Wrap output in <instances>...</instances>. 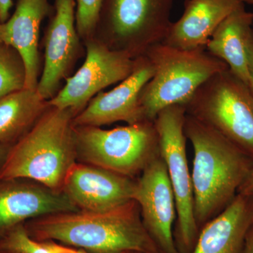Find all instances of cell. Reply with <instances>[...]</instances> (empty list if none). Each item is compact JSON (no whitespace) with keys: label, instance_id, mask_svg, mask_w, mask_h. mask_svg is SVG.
I'll use <instances>...</instances> for the list:
<instances>
[{"label":"cell","instance_id":"9","mask_svg":"<svg viewBox=\"0 0 253 253\" xmlns=\"http://www.w3.org/2000/svg\"><path fill=\"white\" fill-rule=\"evenodd\" d=\"M84 44V63L73 76L66 78V84L48 101L49 106L70 109L76 116L103 89L126 79L136 63L131 55L111 49L96 38H90Z\"/></svg>","mask_w":253,"mask_h":253},{"label":"cell","instance_id":"17","mask_svg":"<svg viewBox=\"0 0 253 253\" xmlns=\"http://www.w3.org/2000/svg\"><path fill=\"white\" fill-rule=\"evenodd\" d=\"M253 223V205L238 194L231 204L199 231L191 253H242Z\"/></svg>","mask_w":253,"mask_h":253},{"label":"cell","instance_id":"6","mask_svg":"<svg viewBox=\"0 0 253 253\" xmlns=\"http://www.w3.org/2000/svg\"><path fill=\"white\" fill-rule=\"evenodd\" d=\"M184 108L253 158V93L229 68L205 82Z\"/></svg>","mask_w":253,"mask_h":253},{"label":"cell","instance_id":"18","mask_svg":"<svg viewBox=\"0 0 253 253\" xmlns=\"http://www.w3.org/2000/svg\"><path fill=\"white\" fill-rule=\"evenodd\" d=\"M239 6L223 20L212 33L206 49L224 61L231 72L249 86V46L253 11Z\"/></svg>","mask_w":253,"mask_h":253},{"label":"cell","instance_id":"27","mask_svg":"<svg viewBox=\"0 0 253 253\" xmlns=\"http://www.w3.org/2000/svg\"><path fill=\"white\" fill-rule=\"evenodd\" d=\"M11 145L0 144V171L4 166L6 158L11 148Z\"/></svg>","mask_w":253,"mask_h":253},{"label":"cell","instance_id":"3","mask_svg":"<svg viewBox=\"0 0 253 253\" xmlns=\"http://www.w3.org/2000/svg\"><path fill=\"white\" fill-rule=\"evenodd\" d=\"M76 115L49 106L26 135L11 146L0 179H26L63 191L65 179L77 162Z\"/></svg>","mask_w":253,"mask_h":253},{"label":"cell","instance_id":"25","mask_svg":"<svg viewBox=\"0 0 253 253\" xmlns=\"http://www.w3.org/2000/svg\"><path fill=\"white\" fill-rule=\"evenodd\" d=\"M249 86L253 93V25L249 46Z\"/></svg>","mask_w":253,"mask_h":253},{"label":"cell","instance_id":"13","mask_svg":"<svg viewBox=\"0 0 253 253\" xmlns=\"http://www.w3.org/2000/svg\"><path fill=\"white\" fill-rule=\"evenodd\" d=\"M136 179L78 163L70 169L63 191L80 211L101 212L133 200Z\"/></svg>","mask_w":253,"mask_h":253},{"label":"cell","instance_id":"29","mask_svg":"<svg viewBox=\"0 0 253 253\" xmlns=\"http://www.w3.org/2000/svg\"><path fill=\"white\" fill-rule=\"evenodd\" d=\"M77 250V249H76ZM77 253H88L85 252V251H81V250H77ZM137 253V252H132V251H128V252H123V253Z\"/></svg>","mask_w":253,"mask_h":253},{"label":"cell","instance_id":"19","mask_svg":"<svg viewBox=\"0 0 253 253\" xmlns=\"http://www.w3.org/2000/svg\"><path fill=\"white\" fill-rule=\"evenodd\" d=\"M49 106L37 89L24 88L0 98V144H16Z\"/></svg>","mask_w":253,"mask_h":253},{"label":"cell","instance_id":"2","mask_svg":"<svg viewBox=\"0 0 253 253\" xmlns=\"http://www.w3.org/2000/svg\"><path fill=\"white\" fill-rule=\"evenodd\" d=\"M184 131L194 150L191 172L194 215L201 230L235 199L252 167L253 158L187 114Z\"/></svg>","mask_w":253,"mask_h":253},{"label":"cell","instance_id":"10","mask_svg":"<svg viewBox=\"0 0 253 253\" xmlns=\"http://www.w3.org/2000/svg\"><path fill=\"white\" fill-rule=\"evenodd\" d=\"M133 200L149 235L163 253H179L174 240L175 197L161 154L136 179Z\"/></svg>","mask_w":253,"mask_h":253},{"label":"cell","instance_id":"21","mask_svg":"<svg viewBox=\"0 0 253 253\" xmlns=\"http://www.w3.org/2000/svg\"><path fill=\"white\" fill-rule=\"evenodd\" d=\"M26 66L13 46L0 44V98L26 88Z\"/></svg>","mask_w":253,"mask_h":253},{"label":"cell","instance_id":"26","mask_svg":"<svg viewBox=\"0 0 253 253\" xmlns=\"http://www.w3.org/2000/svg\"><path fill=\"white\" fill-rule=\"evenodd\" d=\"M242 253H253V223L246 234Z\"/></svg>","mask_w":253,"mask_h":253},{"label":"cell","instance_id":"24","mask_svg":"<svg viewBox=\"0 0 253 253\" xmlns=\"http://www.w3.org/2000/svg\"><path fill=\"white\" fill-rule=\"evenodd\" d=\"M13 4V0H0V23H4L9 19Z\"/></svg>","mask_w":253,"mask_h":253},{"label":"cell","instance_id":"15","mask_svg":"<svg viewBox=\"0 0 253 253\" xmlns=\"http://www.w3.org/2000/svg\"><path fill=\"white\" fill-rule=\"evenodd\" d=\"M53 11L54 6L49 0H18L14 12L3 24V42L17 50L24 61L28 89L38 87L41 77V26Z\"/></svg>","mask_w":253,"mask_h":253},{"label":"cell","instance_id":"16","mask_svg":"<svg viewBox=\"0 0 253 253\" xmlns=\"http://www.w3.org/2000/svg\"><path fill=\"white\" fill-rule=\"evenodd\" d=\"M242 4L241 0H185L182 15L171 23L162 43L184 50L206 49L217 26Z\"/></svg>","mask_w":253,"mask_h":253},{"label":"cell","instance_id":"12","mask_svg":"<svg viewBox=\"0 0 253 253\" xmlns=\"http://www.w3.org/2000/svg\"><path fill=\"white\" fill-rule=\"evenodd\" d=\"M154 74L147 56L136 58L134 71L116 87L101 91L73 118V126H99L124 122L135 124L147 121L140 103V94Z\"/></svg>","mask_w":253,"mask_h":253},{"label":"cell","instance_id":"22","mask_svg":"<svg viewBox=\"0 0 253 253\" xmlns=\"http://www.w3.org/2000/svg\"><path fill=\"white\" fill-rule=\"evenodd\" d=\"M76 28L83 41L94 38L104 0H76Z\"/></svg>","mask_w":253,"mask_h":253},{"label":"cell","instance_id":"30","mask_svg":"<svg viewBox=\"0 0 253 253\" xmlns=\"http://www.w3.org/2000/svg\"><path fill=\"white\" fill-rule=\"evenodd\" d=\"M244 4L253 5V0H241Z\"/></svg>","mask_w":253,"mask_h":253},{"label":"cell","instance_id":"7","mask_svg":"<svg viewBox=\"0 0 253 253\" xmlns=\"http://www.w3.org/2000/svg\"><path fill=\"white\" fill-rule=\"evenodd\" d=\"M175 0H104L94 38L136 59L162 43Z\"/></svg>","mask_w":253,"mask_h":253},{"label":"cell","instance_id":"4","mask_svg":"<svg viewBox=\"0 0 253 253\" xmlns=\"http://www.w3.org/2000/svg\"><path fill=\"white\" fill-rule=\"evenodd\" d=\"M145 56L154 68V76L140 94L147 121H154L169 106H185L205 82L229 68L206 49L184 50L159 43L149 48Z\"/></svg>","mask_w":253,"mask_h":253},{"label":"cell","instance_id":"8","mask_svg":"<svg viewBox=\"0 0 253 253\" xmlns=\"http://www.w3.org/2000/svg\"><path fill=\"white\" fill-rule=\"evenodd\" d=\"M186 109L174 105L162 110L154 120L160 154L167 168L176 207L174 236L179 253H191L199 234L194 215L191 172L186 154Z\"/></svg>","mask_w":253,"mask_h":253},{"label":"cell","instance_id":"1","mask_svg":"<svg viewBox=\"0 0 253 253\" xmlns=\"http://www.w3.org/2000/svg\"><path fill=\"white\" fill-rule=\"evenodd\" d=\"M38 241H53L88 253H163L149 235L134 200L101 212L55 213L25 222Z\"/></svg>","mask_w":253,"mask_h":253},{"label":"cell","instance_id":"14","mask_svg":"<svg viewBox=\"0 0 253 253\" xmlns=\"http://www.w3.org/2000/svg\"><path fill=\"white\" fill-rule=\"evenodd\" d=\"M80 211L63 191L26 179H0V234L35 218Z\"/></svg>","mask_w":253,"mask_h":253},{"label":"cell","instance_id":"23","mask_svg":"<svg viewBox=\"0 0 253 253\" xmlns=\"http://www.w3.org/2000/svg\"><path fill=\"white\" fill-rule=\"evenodd\" d=\"M238 194L241 195L253 205V163L247 177L240 187Z\"/></svg>","mask_w":253,"mask_h":253},{"label":"cell","instance_id":"28","mask_svg":"<svg viewBox=\"0 0 253 253\" xmlns=\"http://www.w3.org/2000/svg\"><path fill=\"white\" fill-rule=\"evenodd\" d=\"M4 23H0V44L4 43L3 42V33H4V28H3Z\"/></svg>","mask_w":253,"mask_h":253},{"label":"cell","instance_id":"20","mask_svg":"<svg viewBox=\"0 0 253 253\" xmlns=\"http://www.w3.org/2000/svg\"><path fill=\"white\" fill-rule=\"evenodd\" d=\"M0 253H77V250L53 241H36L23 223L0 234Z\"/></svg>","mask_w":253,"mask_h":253},{"label":"cell","instance_id":"5","mask_svg":"<svg viewBox=\"0 0 253 253\" xmlns=\"http://www.w3.org/2000/svg\"><path fill=\"white\" fill-rule=\"evenodd\" d=\"M75 126L77 161L136 179L160 155L154 121L118 126Z\"/></svg>","mask_w":253,"mask_h":253},{"label":"cell","instance_id":"11","mask_svg":"<svg viewBox=\"0 0 253 253\" xmlns=\"http://www.w3.org/2000/svg\"><path fill=\"white\" fill-rule=\"evenodd\" d=\"M76 0H54V11L44 39V63L37 91L52 99L68 78L79 56L81 38L76 22Z\"/></svg>","mask_w":253,"mask_h":253}]
</instances>
